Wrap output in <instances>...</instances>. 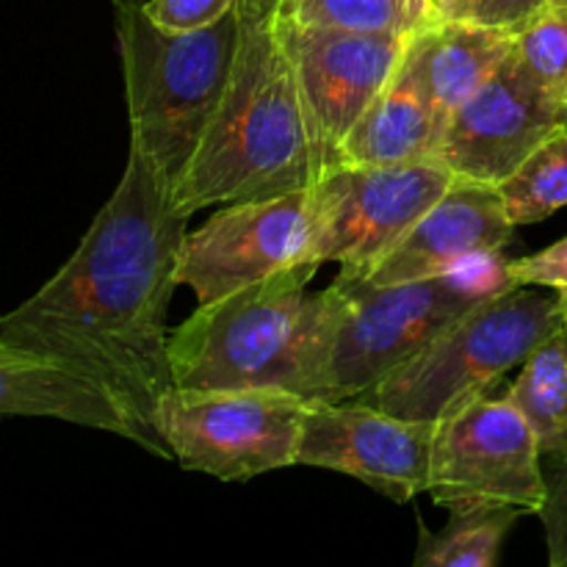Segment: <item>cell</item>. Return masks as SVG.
Here are the masks:
<instances>
[{"instance_id": "6da1fadb", "label": "cell", "mask_w": 567, "mask_h": 567, "mask_svg": "<svg viewBox=\"0 0 567 567\" xmlns=\"http://www.w3.org/2000/svg\"><path fill=\"white\" fill-rule=\"evenodd\" d=\"M188 214L138 147L75 252L33 297L0 316V347L55 360L103 385L155 435V408L172 388L166 316Z\"/></svg>"}, {"instance_id": "7a4b0ae2", "label": "cell", "mask_w": 567, "mask_h": 567, "mask_svg": "<svg viewBox=\"0 0 567 567\" xmlns=\"http://www.w3.org/2000/svg\"><path fill=\"white\" fill-rule=\"evenodd\" d=\"M321 158L277 20H247L230 89L175 199L188 210L313 188Z\"/></svg>"}, {"instance_id": "3957f363", "label": "cell", "mask_w": 567, "mask_h": 567, "mask_svg": "<svg viewBox=\"0 0 567 567\" xmlns=\"http://www.w3.org/2000/svg\"><path fill=\"white\" fill-rule=\"evenodd\" d=\"M316 271L297 264L197 305L169 336L172 388L288 391L316 402L327 360V291H308Z\"/></svg>"}, {"instance_id": "277c9868", "label": "cell", "mask_w": 567, "mask_h": 567, "mask_svg": "<svg viewBox=\"0 0 567 567\" xmlns=\"http://www.w3.org/2000/svg\"><path fill=\"white\" fill-rule=\"evenodd\" d=\"M114 22L131 144L177 192L230 89L244 14L236 6L214 25L166 31L144 0H114Z\"/></svg>"}, {"instance_id": "5b68a950", "label": "cell", "mask_w": 567, "mask_h": 567, "mask_svg": "<svg viewBox=\"0 0 567 567\" xmlns=\"http://www.w3.org/2000/svg\"><path fill=\"white\" fill-rule=\"evenodd\" d=\"M518 288L498 255L430 280L374 286L336 277L327 291V360L316 402H349L385 380L482 299Z\"/></svg>"}, {"instance_id": "8992f818", "label": "cell", "mask_w": 567, "mask_h": 567, "mask_svg": "<svg viewBox=\"0 0 567 567\" xmlns=\"http://www.w3.org/2000/svg\"><path fill=\"white\" fill-rule=\"evenodd\" d=\"M563 327V299L526 291V286L509 288L457 316L354 402L396 419L435 424L463 402L491 391Z\"/></svg>"}, {"instance_id": "52a82bcc", "label": "cell", "mask_w": 567, "mask_h": 567, "mask_svg": "<svg viewBox=\"0 0 567 567\" xmlns=\"http://www.w3.org/2000/svg\"><path fill=\"white\" fill-rule=\"evenodd\" d=\"M305 410L308 402L288 391L169 388L153 426L181 468L247 482L297 465Z\"/></svg>"}, {"instance_id": "ba28073f", "label": "cell", "mask_w": 567, "mask_h": 567, "mask_svg": "<svg viewBox=\"0 0 567 567\" xmlns=\"http://www.w3.org/2000/svg\"><path fill=\"white\" fill-rule=\"evenodd\" d=\"M457 181L446 164L426 158L402 164H338L313 192L310 264H338L343 280L369 275L410 227Z\"/></svg>"}, {"instance_id": "9c48e42d", "label": "cell", "mask_w": 567, "mask_h": 567, "mask_svg": "<svg viewBox=\"0 0 567 567\" xmlns=\"http://www.w3.org/2000/svg\"><path fill=\"white\" fill-rule=\"evenodd\" d=\"M426 493L449 515L485 507L540 513L548 493L540 446L513 399L482 393L435 421Z\"/></svg>"}, {"instance_id": "30bf717a", "label": "cell", "mask_w": 567, "mask_h": 567, "mask_svg": "<svg viewBox=\"0 0 567 567\" xmlns=\"http://www.w3.org/2000/svg\"><path fill=\"white\" fill-rule=\"evenodd\" d=\"M313 192L227 203L186 233L177 282L192 288L197 305L216 302L244 286L310 264Z\"/></svg>"}, {"instance_id": "8fae6325", "label": "cell", "mask_w": 567, "mask_h": 567, "mask_svg": "<svg viewBox=\"0 0 567 567\" xmlns=\"http://www.w3.org/2000/svg\"><path fill=\"white\" fill-rule=\"evenodd\" d=\"M277 28L297 72L324 175L338 164L343 138L396 75L415 33L343 31L302 25L291 17H277Z\"/></svg>"}, {"instance_id": "7c38bea8", "label": "cell", "mask_w": 567, "mask_h": 567, "mask_svg": "<svg viewBox=\"0 0 567 567\" xmlns=\"http://www.w3.org/2000/svg\"><path fill=\"white\" fill-rule=\"evenodd\" d=\"M563 127L567 103L513 50L454 111L432 155L457 177L498 186Z\"/></svg>"}, {"instance_id": "4fadbf2b", "label": "cell", "mask_w": 567, "mask_h": 567, "mask_svg": "<svg viewBox=\"0 0 567 567\" xmlns=\"http://www.w3.org/2000/svg\"><path fill=\"white\" fill-rule=\"evenodd\" d=\"M435 424L365 402H308L297 465L347 474L396 504L426 493Z\"/></svg>"}, {"instance_id": "5bb4252c", "label": "cell", "mask_w": 567, "mask_h": 567, "mask_svg": "<svg viewBox=\"0 0 567 567\" xmlns=\"http://www.w3.org/2000/svg\"><path fill=\"white\" fill-rule=\"evenodd\" d=\"M513 233L515 225L504 210L498 188L457 177L410 227L408 236L360 280L393 286L449 275L487 255H498L509 247Z\"/></svg>"}, {"instance_id": "9a60e30c", "label": "cell", "mask_w": 567, "mask_h": 567, "mask_svg": "<svg viewBox=\"0 0 567 567\" xmlns=\"http://www.w3.org/2000/svg\"><path fill=\"white\" fill-rule=\"evenodd\" d=\"M0 419L66 421L120 435L161 457V449L103 385L55 360L9 347H0Z\"/></svg>"}, {"instance_id": "2e32d148", "label": "cell", "mask_w": 567, "mask_h": 567, "mask_svg": "<svg viewBox=\"0 0 567 567\" xmlns=\"http://www.w3.org/2000/svg\"><path fill=\"white\" fill-rule=\"evenodd\" d=\"M437 138L441 131L413 37L396 75L343 138L338 164H402L426 158L435 153Z\"/></svg>"}, {"instance_id": "e0dca14e", "label": "cell", "mask_w": 567, "mask_h": 567, "mask_svg": "<svg viewBox=\"0 0 567 567\" xmlns=\"http://www.w3.org/2000/svg\"><path fill=\"white\" fill-rule=\"evenodd\" d=\"M415 50L443 136L454 111L513 53L515 33L468 20H435L415 33Z\"/></svg>"}, {"instance_id": "ac0fdd59", "label": "cell", "mask_w": 567, "mask_h": 567, "mask_svg": "<svg viewBox=\"0 0 567 567\" xmlns=\"http://www.w3.org/2000/svg\"><path fill=\"white\" fill-rule=\"evenodd\" d=\"M507 396L529 421L540 457L551 465L567 463V327L520 363Z\"/></svg>"}, {"instance_id": "d6986e66", "label": "cell", "mask_w": 567, "mask_h": 567, "mask_svg": "<svg viewBox=\"0 0 567 567\" xmlns=\"http://www.w3.org/2000/svg\"><path fill=\"white\" fill-rule=\"evenodd\" d=\"M526 515L520 507H485L468 513H452L443 532H430L421 524L419 567H493L502 557L515 520Z\"/></svg>"}, {"instance_id": "ffe728a7", "label": "cell", "mask_w": 567, "mask_h": 567, "mask_svg": "<svg viewBox=\"0 0 567 567\" xmlns=\"http://www.w3.org/2000/svg\"><path fill=\"white\" fill-rule=\"evenodd\" d=\"M515 227L548 219L567 205V127L548 136L507 181L498 183Z\"/></svg>"}, {"instance_id": "44dd1931", "label": "cell", "mask_w": 567, "mask_h": 567, "mask_svg": "<svg viewBox=\"0 0 567 567\" xmlns=\"http://www.w3.org/2000/svg\"><path fill=\"white\" fill-rule=\"evenodd\" d=\"M302 25L343 28L369 33L421 31L410 17L404 0H293L288 14Z\"/></svg>"}, {"instance_id": "7402d4cb", "label": "cell", "mask_w": 567, "mask_h": 567, "mask_svg": "<svg viewBox=\"0 0 567 567\" xmlns=\"http://www.w3.org/2000/svg\"><path fill=\"white\" fill-rule=\"evenodd\" d=\"M515 50L567 103V6L554 3L515 37Z\"/></svg>"}, {"instance_id": "603a6c76", "label": "cell", "mask_w": 567, "mask_h": 567, "mask_svg": "<svg viewBox=\"0 0 567 567\" xmlns=\"http://www.w3.org/2000/svg\"><path fill=\"white\" fill-rule=\"evenodd\" d=\"M236 6L238 0H144L150 20L166 31H194V28L214 25Z\"/></svg>"}, {"instance_id": "cb8c5ba5", "label": "cell", "mask_w": 567, "mask_h": 567, "mask_svg": "<svg viewBox=\"0 0 567 567\" xmlns=\"http://www.w3.org/2000/svg\"><path fill=\"white\" fill-rule=\"evenodd\" d=\"M507 271L515 286L551 288L567 305V236L559 238L551 247L540 249V252L507 260Z\"/></svg>"}, {"instance_id": "d4e9b609", "label": "cell", "mask_w": 567, "mask_h": 567, "mask_svg": "<svg viewBox=\"0 0 567 567\" xmlns=\"http://www.w3.org/2000/svg\"><path fill=\"white\" fill-rule=\"evenodd\" d=\"M551 6L554 0H471V6L460 20L476 22V25L485 28H498V31L518 37L524 28H529Z\"/></svg>"}, {"instance_id": "484cf974", "label": "cell", "mask_w": 567, "mask_h": 567, "mask_svg": "<svg viewBox=\"0 0 567 567\" xmlns=\"http://www.w3.org/2000/svg\"><path fill=\"white\" fill-rule=\"evenodd\" d=\"M546 482V504L537 515L543 518V529H546L548 565L567 567V463L551 465Z\"/></svg>"}, {"instance_id": "4316f807", "label": "cell", "mask_w": 567, "mask_h": 567, "mask_svg": "<svg viewBox=\"0 0 567 567\" xmlns=\"http://www.w3.org/2000/svg\"><path fill=\"white\" fill-rule=\"evenodd\" d=\"M293 0H238V9L247 20H277L288 14Z\"/></svg>"}, {"instance_id": "83f0119b", "label": "cell", "mask_w": 567, "mask_h": 567, "mask_svg": "<svg viewBox=\"0 0 567 567\" xmlns=\"http://www.w3.org/2000/svg\"><path fill=\"white\" fill-rule=\"evenodd\" d=\"M430 6L437 20H460L471 6V0H430Z\"/></svg>"}, {"instance_id": "f1b7e54d", "label": "cell", "mask_w": 567, "mask_h": 567, "mask_svg": "<svg viewBox=\"0 0 567 567\" xmlns=\"http://www.w3.org/2000/svg\"><path fill=\"white\" fill-rule=\"evenodd\" d=\"M404 3H408V11H410V17H413V22L419 28H426V25H432V22L437 20L435 14H432V6H430V0H404Z\"/></svg>"}, {"instance_id": "f546056e", "label": "cell", "mask_w": 567, "mask_h": 567, "mask_svg": "<svg viewBox=\"0 0 567 567\" xmlns=\"http://www.w3.org/2000/svg\"><path fill=\"white\" fill-rule=\"evenodd\" d=\"M554 3H563V6H567V0H554Z\"/></svg>"}]
</instances>
